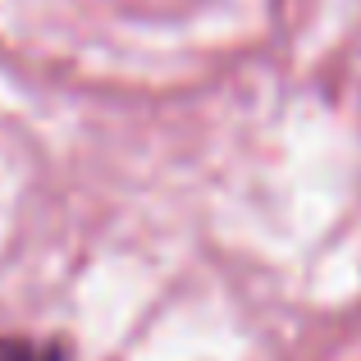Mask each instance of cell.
I'll return each instance as SVG.
<instances>
[{
	"label": "cell",
	"mask_w": 361,
	"mask_h": 361,
	"mask_svg": "<svg viewBox=\"0 0 361 361\" xmlns=\"http://www.w3.org/2000/svg\"><path fill=\"white\" fill-rule=\"evenodd\" d=\"M0 361H60V348H42L32 338H0Z\"/></svg>",
	"instance_id": "6da1fadb"
}]
</instances>
